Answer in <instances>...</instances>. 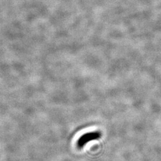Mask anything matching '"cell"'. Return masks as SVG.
Masks as SVG:
<instances>
[{
  "label": "cell",
  "instance_id": "6da1fadb",
  "mask_svg": "<svg viewBox=\"0 0 161 161\" xmlns=\"http://www.w3.org/2000/svg\"><path fill=\"white\" fill-rule=\"evenodd\" d=\"M102 137V133L99 131L88 132L81 136L77 142L76 146L78 149H82L90 142L97 140Z\"/></svg>",
  "mask_w": 161,
  "mask_h": 161
}]
</instances>
